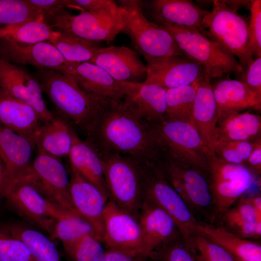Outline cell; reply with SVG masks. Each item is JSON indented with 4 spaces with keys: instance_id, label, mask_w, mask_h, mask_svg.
I'll use <instances>...</instances> for the list:
<instances>
[{
    "instance_id": "cell-1",
    "label": "cell",
    "mask_w": 261,
    "mask_h": 261,
    "mask_svg": "<svg viewBox=\"0 0 261 261\" xmlns=\"http://www.w3.org/2000/svg\"><path fill=\"white\" fill-rule=\"evenodd\" d=\"M86 136L99 155L117 154L139 162H158L164 152L153 126L136 116L122 100H102Z\"/></svg>"
},
{
    "instance_id": "cell-2",
    "label": "cell",
    "mask_w": 261,
    "mask_h": 261,
    "mask_svg": "<svg viewBox=\"0 0 261 261\" xmlns=\"http://www.w3.org/2000/svg\"><path fill=\"white\" fill-rule=\"evenodd\" d=\"M37 72L43 92L50 98L60 117L76 126L86 135L104 99L86 92L59 71L38 68Z\"/></svg>"
},
{
    "instance_id": "cell-3",
    "label": "cell",
    "mask_w": 261,
    "mask_h": 261,
    "mask_svg": "<svg viewBox=\"0 0 261 261\" xmlns=\"http://www.w3.org/2000/svg\"><path fill=\"white\" fill-rule=\"evenodd\" d=\"M172 35L180 49L188 58L203 65L211 80L245 71L236 58L214 40L208 31L203 33L192 29L165 23H156Z\"/></svg>"
},
{
    "instance_id": "cell-4",
    "label": "cell",
    "mask_w": 261,
    "mask_h": 261,
    "mask_svg": "<svg viewBox=\"0 0 261 261\" xmlns=\"http://www.w3.org/2000/svg\"><path fill=\"white\" fill-rule=\"evenodd\" d=\"M119 3L124 14L121 32L130 38L135 49L146 62L186 55L167 29L145 17L141 0H123Z\"/></svg>"
},
{
    "instance_id": "cell-5",
    "label": "cell",
    "mask_w": 261,
    "mask_h": 261,
    "mask_svg": "<svg viewBox=\"0 0 261 261\" xmlns=\"http://www.w3.org/2000/svg\"><path fill=\"white\" fill-rule=\"evenodd\" d=\"M158 163L198 221L214 224L217 213L208 177L177 162L165 152Z\"/></svg>"
},
{
    "instance_id": "cell-6",
    "label": "cell",
    "mask_w": 261,
    "mask_h": 261,
    "mask_svg": "<svg viewBox=\"0 0 261 261\" xmlns=\"http://www.w3.org/2000/svg\"><path fill=\"white\" fill-rule=\"evenodd\" d=\"M139 164L143 200L161 209L173 218L188 246L199 221L168 181L158 162Z\"/></svg>"
},
{
    "instance_id": "cell-7",
    "label": "cell",
    "mask_w": 261,
    "mask_h": 261,
    "mask_svg": "<svg viewBox=\"0 0 261 261\" xmlns=\"http://www.w3.org/2000/svg\"><path fill=\"white\" fill-rule=\"evenodd\" d=\"M99 156L109 200L138 219L143 202L139 162L130 157L117 154Z\"/></svg>"
},
{
    "instance_id": "cell-8",
    "label": "cell",
    "mask_w": 261,
    "mask_h": 261,
    "mask_svg": "<svg viewBox=\"0 0 261 261\" xmlns=\"http://www.w3.org/2000/svg\"><path fill=\"white\" fill-rule=\"evenodd\" d=\"M44 21L51 27L94 42L112 41L122 31L124 14L117 5L96 11H83L76 15L63 10L45 15Z\"/></svg>"
},
{
    "instance_id": "cell-9",
    "label": "cell",
    "mask_w": 261,
    "mask_h": 261,
    "mask_svg": "<svg viewBox=\"0 0 261 261\" xmlns=\"http://www.w3.org/2000/svg\"><path fill=\"white\" fill-rule=\"evenodd\" d=\"M249 22L225 2L213 1L202 24L210 36L235 57L245 70L254 59L248 32Z\"/></svg>"
},
{
    "instance_id": "cell-10",
    "label": "cell",
    "mask_w": 261,
    "mask_h": 261,
    "mask_svg": "<svg viewBox=\"0 0 261 261\" xmlns=\"http://www.w3.org/2000/svg\"><path fill=\"white\" fill-rule=\"evenodd\" d=\"M152 125L164 152L177 162L196 170L208 177L209 149L192 124L165 120Z\"/></svg>"
},
{
    "instance_id": "cell-11",
    "label": "cell",
    "mask_w": 261,
    "mask_h": 261,
    "mask_svg": "<svg viewBox=\"0 0 261 261\" xmlns=\"http://www.w3.org/2000/svg\"><path fill=\"white\" fill-rule=\"evenodd\" d=\"M4 199L9 207L45 230L51 237L57 220L65 212L43 195L29 172L10 185Z\"/></svg>"
},
{
    "instance_id": "cell-12",
    "label": "cell",
    "mask_w": 261,
    "mask_h": 261,
    "mask_svg": "<svg viewBox=\"0 0 261 261\" xmlns=\"http://www.w3.org/2000/svg\"><path fill=\"white\" fill-rule=\"evenodd\" d=\"M208 160V180L216 206L217 221L219 216L234 204L251 187L254 174L244 165L218 159L209 149Z\"/></svg>"
},
{
    "instance_id": "cell-13",
    "label": "cell",
    "mask_w": 261,
    "mask_h": 261,
    "mask_svg": "<svg viewBox=\"0 0 261 261\" xmlns=\"http://www.w3.org/2000/svg\"><path fill=\"white\" fill-rule=\"evenodd\" d=\"M29 174L41 192L53 204L64 211L79 214L72 204L70 177L60 160L37 152Z\"/></svg>"
},
{
    "instance_id": "cell-14",
    "label": "cell",
    "mask_w": 261,
    "mask_h": 261,
    "mask_svg": "<svg viewBox=\"0 0 261 261\" xmlns=\"http://www.w3.org/2000/svg\"><path fill=\"white\" fill-rule=\"evenodd\" d=\"M103 219L102 243L106 249L146 255L144 251L142 229L137 218L108 200L103 211Z\"/></svg>"
},
{
    "instance_id": "cell-15",
    "label": "cell",
    "mask_w": 261,
    "mask_h": 261,
    "mask_svg": "<svg viewBox=\"0 0 261 261\" xmlns=\"http://www.w3.org/2000/svg\"><path fill=\"white\" fill-rule=\"evenodd\" d=\"M60 72L70 76L83 90L100 99L123 100L136 84L117 81L101 67L88 62L67 61Z\"/></svg>"
},
{
    "instance_id": "cell-16",
    "label": "cell",
    "mask_w": 261,
    "mask_h": 261,
    "mask_svg": "<svg viewBox=\"0 0 261 261\" xmlns=\"http://www.w3.org/2000/svg\"><path fill=\"white\" fill-rule=\"evenodd\" d=\"M0 88L33 107L44 123L54 117L43 97L39 81L25 70L0 58Z\"/></svg>"
},
{
    "instance_id": "cell-17",
    "label": "cell",
    "mask_w": 261,
    "mask_h": 261,
    "mask_svg": "<svg viewBox=\"0 0 261 261\" xmlns=\"http://www.w3.org/2000/svg\"><path fill=\"white\" fill-rule=\"evenodd\" d=\"M146 67L145 82L166 90L190 85L207 75L203 65L186 55L150 60Z\"/></svg>"
},
{
    "instance_id": "cell-18",
    "label": "cell",
    "mask_w": 261,
    "mask_h": 261,
    "mask_svg": "<svg viewBox=\"0 0 261 261\" xmlns=\"http://www.w3.org/2000/svg\"><path fill=\"white\" fill-rule=\"evenodd\" d=\"M89 62L101 67L120 82L143 83L146 79V66L135 51L126 46L101 47Z\"/></svg>"
},
{
    "instance_id": "cell-19",
    "label": "cell",
    "mask_w": 261,
    "mask_h": 261,
    "mask_svg": "<svg viewBox=\"0 0 261 261\" xmlns=\"http://www.w3.org/2000/svg\"><path fill=\"white\" fill-rule=\"evenodd\" d=\"M0 58L11 63L31 65L61 72L67 61L49 42L25 44L8 37L0 38Z\"/></svg>"
},
{
    "instance_id": "cell-20",
    "label": "cell",
    "mask_w": 261,
    "mask_h": 261,
    "mask_svg": "<svg viewBox=\"0 0 261 261\" xmlns=\"http://www.w3.org/2000/svg\"><path fill=\"white\" fill-rule=\"evenodd\" d=\"M70 174V193L72 204L77 212L91 224L102 242L103 211L109 199L71 167Z\"/></svg>"
},
{
    "instance_id": "cell-21",
    "label": "cell",
    "mask_w": 261,
    "mask_h": 261,
    "mask_svg": "<svg viewBox=\"0 0 261 261\" xmlns=\"http://www.w3.org/2000/svg\"><path fill=\"white\" fill-rule=\"evenodd\" d=\"M137 219L143 233L144 251L148 256L160 246L182 237L173 218L146 200H143Z\"/></svg>"
},
{
    "instance_id": "cell-22",
    "label": "cell",
    "mask_w": 261,
    "mask_h": 261,
    "mask_svg": "<svg viewBox=\"0 0 261 261\" xmlns=\"http://www.w3.org/2000/svg\"><path fill=\"white\" fill-rule=\"evenodd\" d=\"M166 90L153 83H138L122 100L130 111L151 125L165 120Z\"/></svg>"
},
{
    "instance_id": "cell-23",
    "label": "cell",
    "mask_w": 261,
    "mask_h": 261,
    "mask_svg": "<svg viewBox=\"0 0 261 261\" xmlns=\"http://www.w3.org/2000/svg\"><path fill=\"white\" fill-rule=\"evenodd\" d=\"M35 147L34 141L16 133L0 123V158L6 167L10 186L30 170Z\"/></svg>"
},
{
    "instance_id": "cell-24",
    "label": "cell",
    "mask_w": 261,
    "mask_h": 261,
    "mask_svg": "<svg viewBox=\"0 0 261 261\" xmlns=\"http://www.w3.org/2000/svg\"><path fill=\"white\" fill-rule=\"evenodd\" d=\"M0 123L35 143L37 134L44 124L33 107L0 88Z\"/></svg>"
},
{
    "instance_id": "cell-25",
    "label": "cell",
    "mask_w": 261,
    "mask_h": 261,
    "mask_svg": "<svg viewBox=\"0 0 261 261\" xmlns=\"http://www.w3.org/2000/svg\"><path fill=\"white\" fill-rule=\"evenodd\" d=\"M150 8L156 23L165 22L207 32L202 22L209 11L202 9L192 0H154L150 2Z\"/></svg>"
},
{
    "instance_id": "cell-26",
    "label": "cell",
    "mask_w": 261,
    "mask_h": 261,
    "mask_svg": "<svg viewBox=\"0 0 261 261\" xmlns=\"http://www.w3.org/2000/svg\"><path fill=\"white\" fill-rule=\"evenodd\" d=\"M211 84L218 115L228 112L261 110V92L252 90L244 82L227 77Z\"/></svg>"
},
{
    "instance_id": "cell-27",
    "label": "cell",
    "mask_w": 261,
    "mask_h": 261,
    "mask_svg": "<svg viewBox=\"0 0 261 261\" xmlns=\"http://www.w3.org/2000/svg\"><path fill=\"white\" fill-rule=\"evenodd\" d=\"M217 221L216 225L243 239L254 241L261 238V213L256 211L250 198H241L222 213Z\"/></svg>"
},
{
    "instance_id": "cell-28",
    "label": "cell",
    "mask_w": 261,
    "mask_h": 261,
    "mask_svg": "<svg viewBox=\"0 0 261 261\" xmlns=\"http://www.w3.org/2000/svg\"><path fill=\"white\" fill-rule=\"evenodd\" d=\"M218 119V106L211 79L206 75L198 83L191 123L196 129L208 148L214 140Z\"/></svg>"
},
{
    "instance_id": "cell-29",
    "label": "cell",
    "mask_w": 261,
    "mask_h": 261,
    "mask_svg": "<svg viewBox=\"0 0 261 261\" xmlns=\"http://www.w3.org/2000/svg\"><path fill=\"white\" fill-rule=\"evenodd\" d=\"M260 137V115L247 111L224 112L218 115L213 142L215 140L254 142Z\"/></svg>"
},
{
    "instance_id": "cell-30",
    "label": "cell",
    "mask_w": 261,
    "mask_h": 261,
    "mask_svg": "<svg viewBox=\"0 0 261 261\" xmlns=\"http://www.w3.org/2000/svg\"><path fill=\"white\" fill-rule=\"evenodd\" d=\"M197 232L219 245L239 261H261V245L243 239L220 226L198 222Z\"/></svg>"
},
{
    "instance_id": "cell-31",
    "label": "cell",
    "mask_w": 261,
    "mask_h": 261,
    "mask_svg": "<svg viewBox=\"0 0 261 261\" xmlns=\"http://www.w3.org/2000/svg\"><path fill=\"white\" fill-rule=\"evenodd\" d=\"M75 131L69 123L60 117H55L44 123L36 137L37 152L54 158L68 157L73 144Z\"/></svg>"
},
{
    "instance_id": "cell-32",
    "label": "cell",
    "mask_w": 261,
    "mask_h": 261,
    "mask_svg": "<svg viewBox=\"0 0 261 261\" xmlns=\"http://www.w3.org/2000/svg\"><path fill=\"white\" fill-rule=\"evenodd\" d=\"M68 157L70 167L97 188L109 199L101 159L94 147L86 140L80 139L75 131Z\"/></svg>"
},
{
    "instance_id": "cell-33",
    "label": "cell",
    "mask_w": 261,
    "mask_h": 261,
    "mask_svg": "<svg viewBox=\"0 0 261 261\" xmlns=\"http://www.w3.org/2000/svg\"><path fill=\"white\" fill-rule=\"evenodd\" d=\"M0 229L21 240L34 261H62L53 242L39 231L17 222L4 224Z\"/></svg>"
},
{
    "instance_id": "cell-34",
    "label": "cell",
    "mask_w": 261,
    "mask_h": 261,
    "mask_svg": "<svg viewBox=\"0 0 261 261\" xmlns=\"http://www.w3.org/2000/svg\"><path fill=\"white\" fill-rule=\"evenodd\" d=\"M44 19L29 20L21 23L6 25L0 29V38L8 37L22 44H30L48 41L58 35Z\"/></svg>"
},
{
    "instance_id": "cell-35",
    "label": "cell",
    "mask_w": 261,
    "mask_h": 261,
    "mask_svg": "<svg viewBox=\"0 0 261 261\" xmlns=\"http://www.w3.org/2000/svg\"><path fill=\"white\" fill-rule=\"evenodd\" d=\"M48 42L57 48L67 61L71 62H89L101 48L99 42L61 30Z\"/></svg>"
},
{
    "instance_id": "cell-36",
    "label": "cell",
    "mask_w": 261,
    "mask_h": 261,
    "mask_svg": "<svg viewBox=\"0 0 261 261\" xmlns=\"http://www.w3.org/2000/svg\"><path fill=\"white\" fill-rule=\"evenodd\" d=\"M200 80L189 85L166 89V121L191 123L193 106Z\"/></svg>"
},
{
    "instance_id": "cell-37",
    "label": "cell",
    "mask_w": 261,
    "mask_h": 261,
    "mask_svg": "<svg viewBox=\"0 0 261 261\" xmlns=\"http://www.w3.org/2000/svg\"><path fill=\"white\" fill-rule=\"evenodd\" d=\"M87 235L99 239L93 226L84 217L79 214L64 212L57 220L51 238L58 239L64 247Z\"/></svg>"
},
{
    "instance_id": "cell-38",
    "label": "cell",
    "mask_w": 261,
    "mask_h": 261,
    "mask_svg": "<svg viewBox=\"0 0 261 261\" xmlns=\"http://www.w3.org/2000/svg\"><path fill=\"white\" fill-rule=\"evenodd\" d=\"M39 19H44L43 13L28 0H0L1 24L14 25Z\"/></svg>"
},
{
    "instance_id": "cell-39",
    "label": "cell",
    "mask_w": 261,
    "mask_h": 261,
    "mask_svg": "<svg viewBox=\"0 0 261 261\" xmlns=\"http://www.w3.org/2000/svg\"><path fill=\"white\" fill-rule=\"evenodd\" d=\"M254 142L215 140L208 149L222 160L244 165L252 150Z\"/></svg>"
},
{
    "instance_id": "cell-40",
    "label": "cell",
    "mask_w": 261,
    "mask_h": 261,
    "mask_svg": "<svg viewBox=\"0 0 261 261\" xmlns=\"http://www.w3.org/2000/svg\"><path fill=\"white\" fill-rule=\"evenodd\" d=\"M64 248L72 261H103L105 254L102 242L92 235H85Z\"/></svg>"
},
{
    "instance_id": "cell-41",
    "label": "cell",
    "mask_w": 261,
    "mask_h": 261,
    "mask_svg": "<svg viewBox=\"0 0 261 261\" xmlns=\"http://www.w3.org/2000/svg\"><path fill=\"white\" fill-rule=\"evenodd\" d=\"M188 248L197 261H239L222 247L197 232Z\"/></svg>"
},
{
    "instance_id": "cell-42",
    "label": "cell",
    "mask_w": 261,
    "mask_h": 261,
    "mask_svg": "<svg viewBox=\"0 0 261 261\" xmlns=\"http://www.w3.org/2000/svg\"><path fill=\"white\" fill-rule=\"evenodd\" d=\"M149 257L151 261H197L182 236L157 247Z\"/></svg>"
},
{
    "instance_id": "cell-43",
    "label": "cell",
    "mask_w": 261,
    "mask_h": 261,
    "mask_svg": "<svg viewBox=\"0 0 261 261\" xmlns=\"http://www.w3.org/2000/svg\"><path fill=\"white\" fill-rule=\"evenodd\" d=\"M0 261H34L27 246L0 229Z\"/></svg>"
},
{
    "instance_id": "cell-44",
    "label": "cell",
    "mask_w": 261,
    "mask_h": 261,
    "mask_svg": "<svg viewBox=\"0 0 261 261\" xmlns=\"http://www.w3.org/2000/svg\"><path fill=\"white\" fill-rule=\"evenodd\" d=\"M250 3L248 32L250 46L256 58L261 57V0H252Z\"/></svg>"
},
{
    "instance_id": "cell-45",
    "label": "cell",
    "mask_w": 261,
    "mask_h": 261,
    "mask_svg": "<svg viewBox=\"0 0 261 261\" xmlns=\"http://www.w3.org/2000/svg\"><path fill=\"white\" fill-rule=\"evenodd\" d=\"M239 81L252 90L261 92V57L253 59L239 76Z\"/></svg>"
},
{
    "instance_id": "cell-46",
    "label": "cell",
    "mask_w": 261,
    "mask_h": 261,
    "mask_svg": "<svg viewBox=\"0 0 261 261\" xmlns=\"http://www.w3.org/2000/svg\"><path fill=\"white\" fill-rule=\"evenodd\" d=\"M117 5L112 0H69V7L93 12L113 7Z\"/></svg>"
},
{
    "instance_id": "cell-47",
    "label": "cell",
    "mask_w": 261,
    "mask_h": 261,
    "mask_svg": "<svg viewBox=\"0 0 261 261\" xmlns=\"http://www.w3.org/2000/svg\"><path fill=\"white\" fill-rule=\"evenodd\" d=\"M103 261H150L149 256L141 253L106 249Z\"/></svg>"
},
{
    "instance_id": "cell-48",
    "label": "cell",
    "mask_w": 261,
    "mask_h": 261,
    "mask_svg": "<svg viewBox=\"0 0 261 261\" xmlns=\"http://www.w3.org/2000/svg\"><path fill=\"white\" fill-rule=\"evenodd\" d=\"M33 6L41 10L44 16L69 7V0H28Z\"/></svg>"
},
{
    "instance_id": "cell-49",
    "label": "cell",
    "mask_w": 261,
    "mask_h": 261,
    "mask_svg": "<svg viewBox=\"0 0 261 261\" xmlns=\"http://www.w3.org/2000/svg\"><path fill=\"white\" fill-rule=\"evenodd\" d=\"M254 175L261 174V137L256 139L253 143L252 150L244 164Z\"/></svg>"
},
{
    "instance_id": "cell-50",
    "label": "cell",
    "mask_w": 261,
    "mask_h": 261,
    "mask_svg": "<svg viewBox=\"0 0 261 261\" xmlns=\"http://www.w3.org/2000/svg\"><path fill=\"white\" fill-rule=\"evenodd\" d=\"M10 186V180L6 167L0 158V201L4 199Z\"/></svg>"
}]
</instances>
